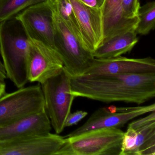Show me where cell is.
Masks as SVG:
<instances>
[{"instance_id": "cell-1", "label": "cell", "mask_w": 155, "mask_h": 155, "mask_svg": "<svg viewBox=\"0 0 155 155\" xmlns=\"http://www.w3.org/2000/svg\"><path fill=\"white\" fill-rule=\"evenodd\" d=\"M71 91L75 97L140 105L155 97V72L83 75L71 78Z\"/></svg>"}, {"instance_id": "cell-2", "label": "cell", "mask_w": 155, "mask_h": 155, "mask_svg": "<svg viewBox=\"0 0 155 155\" xmlns=\"http://www.w3.org/2000/svg\"><path fill=\"white\" fill-rule=\"evenodd\" d=\"M29 38L16 18L0 22V54L9 79L18 88L29 81L28 59Z\"/></svg>"}, {"instance_id": "cell-3", "label": "cell", "mask_w": 155, "mask_h": 155, "mask_svg": "<svg viewBox=\"0 0 155 155\" xmlns=\"http://www.w3.org/2000/svg\"><path fill=\"white\" fill-rule=\"evenodd\" d=\"M124 134L120 128H106L65 137L55 155H120Z\"/></svg>"}, {"instance_id": "cell-4", "label": "cell", "mask_w": 155, "mask_h": 155, "mask_svg": "<svg viewBox=\"0 0 155 155\" xmlns=\"http://www.w3.org/2000/svg\"><path fill=\"white\" fill-rule=\"evenodd\" d=\"M53 26L55 50L62 59L63 68L71 78L84 75L94 59L92 53L85 48L54 10Z\"/></svg>"}, {"instance_id": "cell-5", "label": "cell", "mask_w": 155, "mask_h": 155, "mask_svg": "<svg viewBox=\"0 0 155 155\" xmlns=\"http://www.w3.org/2000/svg\"><path fill=\"white\" fill-rule=\"evenodd\" d=\"M40 85L51 127L57 134H60L65 128V121L75 98L71 93V77L63 68Z\"/></svg>"}, {"instance_id": "cell-6", "label": "cell", "mask_w": 155, "mask_h": 155, "mask_svg": "<svg viewBox=\"0 0 155 155\" xmlns=\"http://www.w3.org/2000/svg\"><path fill=\"white\" fill-rule=\"evenodd\" d=\"M45 109L40 84L19 88L0 97V127Z\"/></svg>"}, {"instance_id": "cell-7", "label": "cell", "mask_w": 155, "mask_h": 155, "mask_svg": "<svg viewBox=\"0 0 155 155\" xmlns=\"http://www.w3.org/2000/svg\"><path fill=\"white\" fill-rule=\"evenodd\" d=\"M53 14L52 5L47 0L30 6L15 17L23 25L29 38L55 50Z\"/></svg>"}, {"instance_id": "cell-8", "label": "cell", "mask_w": 155, "mask_h": 155, "mask_svg": "<svg viewBox=\"0 0 155 155\" xmlns=\"http://www.w3.org/2000/svg\"><path fill=\"white\" fill-rule=\"evenodd\" d=\"M154 111H155L154 103L147 106L130 107L101 108L93 112L83 125L71 132L65 137H73L97 129L120 128L130 120Z\"/></svg>"}, {"instance_id": "cell-9", "label": "cell", "mask_w": 155, "mask_h": 155, "mask_svg": "<svg viewBox=\"0 0 155 155\" xmlns=\"http://www.w3.org/2000/svg\"><path fill=\"white\" fill-rule=\"evenodd\" d=\"M29 44V81L41 84L61 71L63 61L55 49L30 38Z\"/></svg>"}, {"instance_id": "cell-10", "label": "cell", "mask_w": 155, "mask_h": 155, "mask_svg": "<svg viewBox=\"0 0 155 155\" xmlns=\"http://www.w3.org/2000/svg\"><path fill=\"white\" fill-rule=\"evenodd\" d=\"M65 142V137L51 132L0 140V155H55Z\"/></svg>"}, {"instance_id": "cell-11", "label": "cell", "mask_w": 155, "mask_h": 155, "mask_svg": "<svg viewBox=\"0 0 155 155\" xmlns=\"http://www.w3.org/2000/svg\"><path fill=\"white\" fill-rule=\"evenodd\" d=\"M155 72V61L151 57L129 58L121 56L108 58H94L84 75L132 74Z\"/></svg>"}, {"instance_id": "cell-12", "label": "cell", "mask_w": 155, "mask_h": 155, "mask_svg": "<svg viewBox=\"0 0 155 155\" xmlns=\"http://www.w3.org/2000/svg\"><path fill=\"white\" fill-rule=\"evenodd\" d=\"M78 22L85 48L91 53L103 39L101 9L87 6L79 0H69Z\"/></svg>"}, {"instance_id": "cell-13", "label": "cell", "mask_w": 155, "mask_h": 155, "mask_svg": "<svg viewBox=\"0 0 155 155\" xmlns=\"http://www.w3.org/2000/svg\"><path fill=\"white\" fill-rule=\"evenodd\" d=\"M51 129L50 120L45 109L0 127V140L44 135L50 133Z\"/></svg>"}, {"instance_id": "cell-14", "label": "cell", "mask_w": 155, "mask_h": 155, "mask_svg": "<svg viewBox=\"0 0 155 155\" xmlns=\"http://www.w3.org/2000/svg\"><path fill=\"white\" fill-rule=\"evenodd\" d=\"M101 12L103 39L132 28H137L138 17L132 19L124 17L121 0H106Z\"/></svg>"}, {"instance_id": "cell-15", "label": "cell", "mask_w": 155, "mask_h": 155, "mask_svg": "<svg viewBox=\"0 0 155 155\" xmlns=\"http://www.w3.org/2000/svg\"><path fill=\"white\" fill-rule=\"evenodd\" d=\"M136 28L104 39L92 52L95 58H115L130 52L138 41Z\"/></svg>"}, {"instance_id": "cell-16", "label": "cell", "mask_w": 155, "mask_h": 155, "mask_svg": "<svg viewBox=\"0 0 155 155\" xmlns=\"http://www.w3.org/2000/svg\"><path fill=\"white\" fill-rule=\"evenodd\" d=\"M137 132L136 145L132 155H155V111L130 123Z\"/></svg>"}, {"instance_id": "cell-17", "label": "cell", "mask_w": 155, "mask_h": 155, "mask_svg": "<svg viewBox=\"0 0 155 155\" xmlns=\"http://www.w3.org/2000/svg\"><path fill=\"white\" fill-rule=\"evenodd\" d=\"M49 1L55 12L60 16L70 30L75 35L86 48L78 22L76 18L73 7L69 0Z\"/></svg>"}, {"instance_id": "cell-18", "label": "cell", "mask_w": 155, "mask_h": 155, "mask_svg": "<svg viewBox=\"0 0 155 155\" xmlns=\"http://www.w3.org/2000/svg\"><path fill=\"white\" fill-rule=\"evenodd\" d=\"M47 0H0V22L16 17L30 6Z\"/></svg>"}, {"instance_id": "cell-19", "label": "cell", "mask_w": 155, "mask_h": 155, "mask_svg": "<svg viewBox=\"0 0 155 155\" xmlns=\"http://www.w3.org/2000/svg\"><path fill=\"white\" fill-rule=\"evenodd\" d=\"M139 21L136 28L137 34L146 35L155 27V2H149L140 6L138 12Z\"/></svg>"}, {"instance_id": "cell-20", "label": "cell", "mask_w": 155, "mask_h": 155, "mask_svg": "<svg viewBox=\"0 0 155 155\" xmlns=\"http://www.w3.org/2000/svg\"><path fill=\"white\" fill-rule=\"evenodd\" d=\"M137 136L136 130L128 126L127 131L124 132L120 155H133L136 145Z\"/></svg>"}, {"instance_id": "cell-21", "label": "cell", "mask_w": 155, "mask_h": 155, "mask_svg": "<svg viewBox=\"0 0 155 155\" xmlns=\"http://www.w3.org/2000/svg\"><path fill=\"white\" fill-rule=\"evenodd\" d=\"M140 0H121V8L123 16L128 19L138 17L140 7Z\"/></svg>"}, {"instance_id": "cell-22", "label": "cell", "mask_w": 155, "mask_h": 155, "mask_svg": "<svg viewBox=\"0 0 155 155\" xmlns=\"http://www.w3.org/2000/svg\"><path fill=\"white\" fill-rule=\"evenodd\" d=\"M87 114V111L83 110H77L73 113L71 112L67 117L65 121V127L76 125L82 119L85 118Z\"/></svg>"}, {"instance_id": "cell-23", "label": "cell", "mask_w": 155, "mask_h": 155, "mask_svg": "<svg viewBox=\"0 0 155 155\" xmlns=\"http://www.w3.org/2000/svg\"><path fill=\"white\" fill-rule=\"evenodd\" d=\"M87 6L94 8L101 9L106 0H79Z\"/></svg>"}, {"instance_id": "cell-24", "label": "cell", "mask_w": 155, "mask_h": 155, "mask_svg": "<svg viewBox=\"0 0 155 155\" xmlns=\"http://www.w3.org/2000/svg\"><path fill=\"white\" fill-rule=\"evenodd\" d=\"M7 78L6 71L3 63L0 60V81L5 82V80Z\"/></svg>"}, {"instance_id": "cell-25", "label": "cell", "mask_w": 155, "mask_h": 155, "mask_svg": "<svg viewBox=\"0 0 155 155\" xmlns=\"http://www.w3.org/2000/svg\"><path fill=\"white\" fill-rule=\"evenodd\" d=\"M6 85L5 82L0 81V97L6 93Z\"/></svg>"}]
</instances>
